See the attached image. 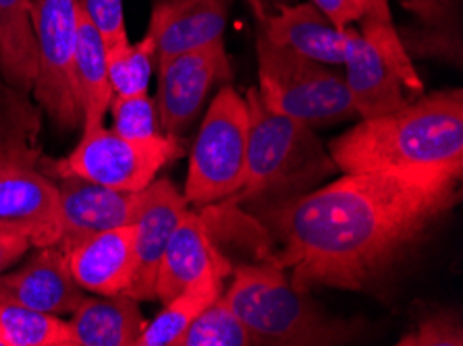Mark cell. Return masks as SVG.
Segmentation results:
<instances>
[{
  "mask_svg": "<svg viewBox=\"0 0 463 346\" xmlns=\"http://www.w3.org/2000/svg\"><path fill=\"white\" fill-rule=\"evenodd\" d=\"M343 33H345L343 79H345L357 117L374 118L389 115L420 98L405 86L402 75L397 73L381 48L364 38L360 30L347 27Z\"/></svg>",
  "mask_w": 463,
  "mask_h": 346,
  "instance_id": "cell-12",
  "label": "cell"
},
{
  "mask_svg": "<svg viewBox=\"0 0 463 346\" xmlns=\"http://www.w3.org/2000/svg\"><path fill=\"white\" fill-rule=\"evenodd\" d=\"M25 98L0 77V166H36L40 162V117Z\"/></svg>",
  "mask_w": 463,
  "mask_h": 346,
  "instance_id": "cell-24",
  "label": "cell"
},
{
  "mask_svg": "<svg viewBox=\"0 0 463 346\" xmlns=\"http://www.w3.org/2000/svg\"><path fill=\"white\" fill-rule=\"evenodd\" d=\"M222 295L254 344L331 346L362 338L364 323L328 315L310 291L298 288L275 264L240 266Z\"/></svg>",
  "mask_w": 463,
  "mask_h": 346,
  "instance_id": "cell-3",
  "label": "cell"
},
{
  "mask_svg": "<svg viewBox=\"0 0 463 346\" xmlns=\"http://www.w3.org/2000/svg\"><path fill=\"white\" fill-rule=\"evenodd\" d=\"M251 6V11H254V15L258 21H262L266 17L275 15L279 9H283L287 5H293L298 3V0H245Z\"/></svg>",
  "mask_w": 463,
  "mask_h": 346,
  "instance_id": "cell-34",
  "label": "cell"
},
{
  "mask_svg": "<svg viewBox=\"0 0 463 346\" xmlns=\"http://www.w3.org/2000/svg\"><path fill=\"white\" fill-rule=\"evenodd\" d=\"M0 230L25 237L38 249L59 245L62 224L56 182L36 166H0Z\"/></svg>",
  "mask_w": 463,
  "mask_h": 346,
  "instance_id": "cell-10",
  "label": "cell"
},
{
  "mask_svg": "<svg viewBox=\"0 0 463 346\" xmlns=\"http://www.w3.org/2000/svg\"><path fill=\"white\" fill-rule=\"evenodd\" d=\"M0 344L75 346V336L69 322L59 320L54 313L0 303Z\"/></svg>",
  "mask_w": 463,
  "mask_h": 346,
  "instance_id": "cell-25",
  "label": "cell"
},
{
  "mask_svg": "<svg viewBox=\"0 0 463 346\" xmlns=\"http://www.w3.org/2000/svg\"><path fill=\"white\" fill-rule=\"evenodd\" d=\"M187 211L185 195L168 179H154L148 187L139 191L137 211L133 218L136 226V276L129 286L131 299L154 301V282L160 257L171 238L175 226Z\"/></svg>",
  "mask_w": 463,
  "mask_h": 346,
  "instance_id": "cell-11",
  "label": "cell"
},
{
  "mask_svg": "<svg viewBox=\"0 0 463 346\" xmlns=\"http://www.w3.org/2000/svg\"><path fill=\"white\" fill-rule=\"evenodd\" d=\"M59 201L62 237L59 247H69L94 237L98 232L133 224L137 211L139 191H118L75 174L59 176Z\"/></svg>",
  "mask_w": 463,
  "mask_h": 346,
  "instance_id": "cell-13",
  "label": "cell"
},
{
  "mask_svg": "<svg viewBox=\"0 0 463 346\" xmlns=\"http://www.w3.org/2000/svg\"><path fill=\"white\" fill-rule=\"evenodd\" d=\"M245 102L250 108V136L245 182L237 193L240 200L250 201L251 197L280 191L291 193L336 171L316 137V129L270 108L256 88L248 91Z\"/></svg>",
  "mask_w": 463,
  "mask_h": 346,
  "instance_id": "cell-4",
  "label": "cell"
},
{
  "mask_svg": "<svg viewBox=\"0 0 463 346\" xmlns=\"http://www.w3.org/2000/svg\"><path fill=\"white\" fill-rule=\"evenodd\" d=\"M364 6H366V15L362 21H372V23H384L392 25V15L389 0H362Z\"/></svg>",
  "mask_w": 463,
  "mask_h": 346,
  "instance_id": "cell-33",
  "label": "cell"
},
{
  "mask_svg": "<svg viewBox=\"0 0 463 346\" xmlns=\"http://www.w3.org/2000/svg\"><path fill=\"white\" fill-rule=\"evenodd\" d=\"M397 3L402 5L405 11L411 13V17H422L428 15V13L440 9V6H445L449 0H397Z\"/></svg>",
  "mask_w": 463,
  "mask_h": 346,
  "instance_id": "cell-35",
  "label": "cell"
},
{
  "mask_svg": "<svg viewBox=\"0 0 463 346\" xmlns=\"http://www.w3.org/2000/svg\"><path fill=\"white\" fill-rule=\"evenodd\" d=\"M75 3L77 9L92 19L98 32L102 33L107 48L129 40L128 27H125L123 0H75Z\"/></svg>",
  "mask_w": 463,
  "mask_h": 346,
  "instance_id": "cell-30",
  "label": "cell"
},
{
  "mask_svg": "<svg viewBox=\"0 0 463 346\" xmlns=\"http://www.w3.org/2000/svg\"><path fill=\"white\" fill-rule=\"evenodd\" d=\"M399 40L411 61H440L461 69L463 65V11L461 0H449L445 6L413 17L397 27Z\"/></svg>",
  "mask_w": 463,
  "mask_h": 346,
  "instance_id": "cell-23",
  "label": "cell"
},
{
  "mask_svg": "<svg viewBox=\"0 0 463 346\" xmlns=\"http://www.w3.org/2000/svg\"><path fill=\"white\" fill-rule=\"evenodd\" d=\"M73 278L83 291L128 293L136 276V226H118L83 238L65 251Z\"/></svg>",
  "mask_w": 463,
  "mask_h": 346,
  "instance_id": "cell-16",
  "label": "cell"
},
{
  "mask_svg": "<svg viewBox=\"0 0 463 346\" xmlns=\"http://www.w3.org/2000/svg\"><path fill=\"white\" fill-rule=\"evenodd\" d=\"M112 96H136L148 91L152 70L156 69V33L150 27L136 44L123 42L107 48Z\"/></svg>",
  "mask_w": 463,
  "mask_h": 346,
  "instance_id": "cell-26",
  "label": "cell"
},
{
  "mask_svg": "<svg viewBox=\"0 0 463 346\" xmlns=\"http://www.w3.org/2000/svg\"><path fill=\"white\" fill-rule=\"evenodd\" d=\"M112 131L128 139H152L163 136L156 100L148 91L136 96H112Z\"/></svg>",
  "mask_w": 463,
  "mask_h": 346,
  "instance_id": "cell-28",
  "label": "cell"
},
{
  "mask_svg": "<svg viewBox=\"0 0 463 346\" xmlns=\"http://www.w3.org/2000/svg\"><path fill=\"white\" fill-rule=\"evenodd\" d=\"M336 171L374 173L411 182L463 179V94L420 96L403 108L362 118L328 145Z\"/></svg>",
  "mask_w": 463,
  "mask_h": 346,
  "instance_id": "cell-2",
  "label": "cell"
},
{
  "mask_svg": "<svg viewBox=\"0 0 463 346\" xmlns=\"http://www.w3.org/2000/svg\"><path fill=\"white\" fill-rule=\"evenodd\" d=\"M83 299L86 291L77 285L59 245L40 247L19 270L0 276V303L59 315L73 313Z\"/></svg>",
  "mask_w": 463,
  "mask_h": 346,
  "instance_id": "cell-14",
  "label": "cell"
},
{
  "mask_svg": "<svg viewBox=\"0 0 463 346\" xmlns=\"http://www.w3.org/2000/svg\"><path fill=\"white\" fill-rule=\"evenodd\" d=\"M75 346H137L146 322L129 295L86 296L73 312Z\"/></svg>",
  "mask_w": 463,
  "mask_h": 346,
  "instance_id": "cell-19",
  "label": "cell"
},
{
  "mask_svg": "<svg viewBox=\"0 0 463 346\" xmlns=\"http://www.w3.org/2000/svg\"><path fill=\"white\" fill-rule=\"evenodd\" d=\"M250 108L231 86L216 91L189 154L187 206H210L240 193L248 160Z\"/></svg>",
  "mask_w": 463,
  "mask_h": 346,
  "instance_id": "cell-6",
  "label": "cell"
},
{
  "mask_svg": "<svg viewBox=\"0 0 463 346\" xmlns=\"http://www.w3.org/2000/svg\"><path fill=\"white\" fill-rule=\"evenodd\" d=\"M343 32L336 30L314 5L299 0L279 9L275 15L258 21V33L270 44L328 67L343 65V54H345Z\"/></svg>",
  "mask_w": 463,
  "mask_h": 346,
  "instance_id": "cell-17",
  "label": "cell"
},
{
  "mask_svg": "<svg viewBox=\"0 0 463 346\" xmlns=\"http://www.w3.org/2000/svg\"><path fill=\"white\" fill-rule=\"evenodd\" d=\"M181 156L184 145L175 136L163 133L152 139H128L98 126L83 133L80 145L51 166V171L56 176L75 174L98 185L136 193L148 187L168 162Z\"/></svg>",
  "mask_w": 463,
  "mask_h": 346,
  "instance_id": "cell-7",
  "label": "cell"
},
{
  "mask_svg": "<svg viewBox=\"0 0 463 346\" xmlns=\"http://www.w3.org/2000/svg\"><path fill=\"white\" fill-rule=\"evenodd\" d=\"M310 5H314L339 32L347 30L366 15V6L362 0H310Z\"/></svg>",
  "mask_w": 463,
  "mask_h": 346,
  "instance_id": "cell-31",
  "label": "cell"
},
{
  "mask_svg": "<svg viewBox=\"0 0 463 346\" xmlns=\"http://www.w3.org/2000/svg\"><path fill=\"white\" fill-rule=\"evenodd\" d=\"M36 73L33 0H0V77L30 96Z\"/></svg>",
  "mask_w": 463,
  "mask_h": 346,
  "instance_id": "cell-22",
  "label": "cell"
},
{
  "mask_svg": "<svg viewBox=\"0 0 463 346\" xmlns=\"http://www.w3.org/2000/svg\"><path fill=\"white\" fill-rule=\"evenodd\" d=\"M224 274H227V264L221 259L179 295L168 299L163 312L150 323H146L137 346H179L185 330L192 326L195 317L224 293Z\"/></svg>",
  "mask_w": 463,
  "mask_h": 346,
  "instance_id": "cell-21",
  "label": "cell"
},
{
  "mask_svg": "<svg viewBox=\"0 0 463 346\" xmlns=\"http://www.w3.org/2000/svg\"><path fill=\"white\" fill-rule=\"evenodd\" d=\"M399 346H461V320L453 312H432L399 338Z\"/></svg>",
  "mask_w": 463,
  "mask_h": 346,
  "instance_id": "cell-29",
  "label": "cell"
},
{
  "mask_svg": "<svg viewBox=\"0 0 463 346\" xmlns=\"http://www.w3.org/2000/svg\"><path fill=\"white\" fill-rule=\"evenodd\" d=\"M38 73L32 94L61 129L81 125L75 88L77 3L75 0H33Z\"/></svg>",
  "mask_w": 463,
  "mask_h": 346,
  "instance_id": "cell-8",
  "label": "cell"
},
{
  "mask_svg": "<svg viewBox=\"0 0 463 346\" xmlns=\"http://www.w3.org/2000/svg\"><path fill=\"white\" fill-rule=\"evenodd\" d=\"M75 88L83 133L104 126V115H107L112 100L107 44H104L102 33L98 32L92 19L80 9H77Z\"/></svg>",
  "mask_w": 463,
  "mask_h": 346,
  "instance_id": "cell-20",
  "label": "cell"
},
{
  "mask_svg": "<svg viewBox=\"0 0 463 346\" xmlns=\"http://www.w3.org/2000/svg\"><path fill=\"white\" fill-rule=\"evenodd\" d=\"M260 98L270 108L312 129H325L357 117L339 70L270 44L258 33Z\"/></svg>",
  "mask_w": 463,
  "mask_h": 346,
  "instance_id": "cell-5",
  "label": "cell"
},
{
  "mask_svg": "<svg viewBox=\"0 0 463 346\" xmlns=\"http://www.w3.org/2000/svg\"><path fill=\"white\" fill-rule=\"evenodd\" d=\"M221 259L219 251L210 241L204 218L187 210L179 224L175 226L163 257H160L154 295L158 301L166 303Z\"/></svg>",
  "mask_w": 463,
  "mask_h": 346,
  "instance_id": "cell-18",
  "label": "cell"
},
{
  "mask_svg": "<svg viewBox=\"0 0 463 346\" xmlns=\"http://www.w3.org/2000/svg\"><path fill=\"white\" fill-rule=\"evenodd\" d=\"M461 200L459 181L411 182L347 173L260 211L280 249L270 264L298 288L370 291L403 264Z\"/></svg>",
  "mask_w": 463,
  "mask_h": 346,
  "instance_id": "cell-1",
  "label": "cell"
},
{
  "mask_svg": "<svg viewBox=\"0 0 463 346\" xmlns=\"http://www.w3.org/2000/svg\"><path fill=\"white\" fill-rule=\"evenodd\" d=\"M179 346H254V338L221 295L195 317Z\"/></svg>",
  "mask_w": 463,
  "mask_h": 346,
  "instance_id": "cell-27",
  "label": "cell"
},
{
  "mask_svg": "<svg viewBox=\"0 0 463 346\" xmlns=\"http://www.w3.org/2000/svg\"><path fill=\"white\" fill-rule=\"evenodd\" d=\"M156 100L160 126L166 136L179 137L200 115L210 91L229 81L231 62L224 42L171 56L158 62Z\"/></svg>",
  "mask_w": 463,
  "mask_h": 346,
  "instance_id": "cell-9",
  "label": "cell"
},
{
  "mask_svg": "<svg viewBox=\"0 0 463 346\" xmlns=\"http://www.w3.org/2000/svg\"><path fill=\"white\" fill-rule=\"evenodd\" d=\"M231 3L233 0H154L150 30L156 33V65L221 42Z\"/></svg>",
  "mask_w": 463,
  "mask_h": 346,
  "instance_id": "cell-15",
  "label": "cell"
},
{
  "mask_svg": "<svg viewBox=\"0 0 463 346\" xmlns=\"http://www.w3.org/2000/svg\"><path fill=\"white\" fill-rule=\"evenodd\" d=\"M30 247L32 245L25 237L15 235V232L9 230H0V274H3L9 266L15 264L19 257H24Z\"/></svg>",
  "mask_w": 463,
  "mask_h": 346,
  "instance_id": "cell-32",
  "label": "cell"
}]
</instances>
